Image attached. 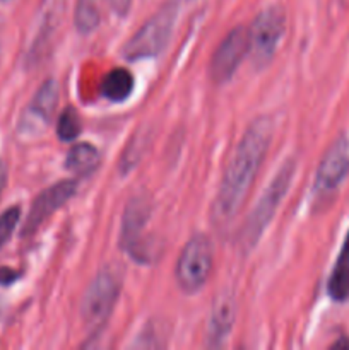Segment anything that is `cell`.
<instances>
[{
  "label": "cell",
  "instance_id": "1",
  "mask_svg": "<svg viewBox=\"0 0 349 350\" xmlns=\"http://www.w3.org/2000/svg\"><path fill=\"white\" fill-rule=\"evenodd\" d=\"M272 139V123L269 118H257L243 133L229 159L221 187L214 200L212 217L218 224L231 222L238 215L253 187Z\"/></svg>",
  "mask_w": 349,
  "mask_h": 350
},
{
  "label": "cell",
  "instance_id": "6",
  "mask_svg": "<svg viewBox=\"0 0 349 350\" xmlns=\"http://www.w3.org/2000/svg\"><path fill=\"white\" fill-rule=\"evenodd\" d=\"M212 263L214 255L207 236H194L181 250L174 269V275L181 289L185 293H197L202 289L211 277Z\"/></svg>",
  "mask_w": 349,
  "mask_h": 350
},
{
  "label": "cell",
  "instance_id": "8",
  "mask_svg": "<svg viewBox=\"0 0 349 350\" xmlns=\"http://www.w3.org/2000/svg\"><path fill=\"white\" fill-rule=\"evenodd\" d=\"M250 50V31L245 26H236L221 41L218 50L212 55L209 74L214 82H226L233 77L243 57Z\"/></svg>",
  "mask_w": 349,
  "mask_h": 350
},
{
  "label": "cell",
  "instance_id": "20",
  "mask_svg": "<svg viewBox=\"0 0 349 350\" xmlns=\"http://www.w3.org/2000/svg\"><path fill=\"white\" fill-rule=\"evenodd\" d=\"M7 183V166L2 159H0V195H2L3 188H5Z\"/></svg>",
  "mask_w": 349,
  "mask_h": 350
},
{
  "label": "cell",
  "instance_id": "5",
  "mask_svg": "<svg viewBox=\"0 0 349 350\" xmlns=\"http://www.w3.org/2000/svg\"><path fill=\"white\" fill-rule=\"evenodd\" d=\"M284 29H286V10L281 5L263 9L250 27V57L255 67L262 68L276 55Z\"/></svg>",
  "mask_w": 349,
  "mask_h": 350
},
{
  "label": "cell",
  "instance_id": "14",
  "mask_svg": "<svg viewBox=\"0 0 349 350\" xmlns=\"http://www.w3.org/2000/svg\"><path fill=\"white\" fill-rule=\"evenodd\" d=\"M99 166V152L94 146L91 144H75L70 147L65 159V167L70 173L79 174V176H86V174L92 173L96 167Z\"/></svg>",
  "mask_w": 349,
  "mask_h": 350
},
{
  "label": "cell",
  "instance_id": "9",
  "mask_svg": "<svg viewBox=\"0 0 349 350\" xmlns=\"http://www.w3.org/2000/svg\"><path fill=\"white\" fill-rule=\"evenodd\" d=\"M349 173V137L341 135L325 152L315 178V193L328 195Z\"/></svg>",
  "mask_w": 349,
  "mask_h": 350
},
{
  "label": "cell",
  "instance_id": "16",
  "mask_svg": "<svg viewBox=\"0 0 349 350\" xmlns=\"http://www.w3.org/2000/svg\"><path fill=\"white\" fill-rule=\"evenodd\" d=\"M74 19L75 26L82 34L92 33L99 26V21H101L99 9L94 0H77Z\"/></svg>",
  "mask_w": 349,
  "mask_h": 350
},
{
  "label": "cell",
  "instance_id": "21",
  "mask_svg": "<svg viewBox=\"0 0 349 350\" xmlns=\"http://www.w3.org/2000/svg\"><path fill=\"white\" fill-rule=\"evenodd\" d=\"M113 5H115V9L118 10V12H127V9H129L130 5V0H113Z\"/></svg>",
  "mask_w": 349,
  "mask_h": 350
},
{
  "label": "cell",
  "instance_id": "15",
  "mask_svg": "<svg viewBox=\"0 0 349 350\" xmlns=\"http://www.w3.org/2000/svg\"><path fill=\"white\" fill-rule=\"evenodd\" d=\"M58 82L55 79H48L38 92L34 94L33 101L29 105V111L33 113V116L40 122L47 123L50 122L51 115H53L55 108H57L58 103Z\"/></svg>",
  "mask_w": 349,
  "mask_h": 350
},
{
  "label": "cell",
  "instance_id": "10",
  "mask_svg": "<svg viewBox=\"0 0 349 350\" xmlns=\"http://www.w3.org/2000/svg\"><path fill=\"white\" fill-rule=\"evenodd\" d=\"M77 191V183L74 180H64L55 183L53 187L47 188L36 197L31 205L26 222L23 228V236H29L41 228L44 221L53 214L55 211L67 204Z\"/></svg>",
  "mask_w": 349,
  "mask_h": 350
},
{
  "label": "cell",
  "instance_id": "13",
  "mask_svg": "<svg viewBox=\"0 0 349 350\" xmlns=\"http://www.w3.org/2000/svg\"><path fill=\"white\" fill-rule=\"evenodd\" d=\"M103 96L113 103H122L132 94L133 75L123 67H116L105 75L101 84Z\"/></svg>",
  "mask_w": 349,
  "mask_h": 350
},
{
  "label": "cell",
  "instance_id": "17",
  "mask_svg": "<svg viewBox=\"0 0 349 350\" xmlns=\"http://www.w3.org/2000/svg\"><path fill=\"white\" fill-rule=\"evenodd\" d=\"M79 133H81V120H79L77 111L74 108H65L57 122L58 139L64 142H70V140L77 139Z\"/></svg>",
  "mask_w": 349,
  "mask_h": 350
},
{
  "label": "cell",
  "instance_id": "7",
  "mask_svg": "<svg viewBox=\"0 0 349 350\" xmlns=\"http://www.w3.org/2000/svg\"><path fill=\"white\" fill-rule=\"evenodd\" d=\"M151 217V202L146 197H135L127 205L122 221V243L123 250L129 252L132 258L140 263H149L153 260V241H146L142 236L144 228Z\"/></svg>",
  "mask_w": 349,
  "mask_h": 350
},
{
  "label": "cell",
  "instance_id": "2",
  "mask_svg": "<svg viewBox=\"0 0 349 350\" xmlns=\"http://www.w3.org/2000/svg\"><path fill=\"white\" fill-rule=\"evenodd\" d=\"M177 12V2H168L166 5L161 7L123 44V57L127 60H140V58L156 57L157 53H161L173 33Z\"/></svg>",
  "mask_w": 349,
  "mask_h": 350
},
{
  "label": "cell",
  "instance_id": "11",
  "mask_svg": "<svg viewBox=\"0 0 349 350\" xmlns=\"http://www.w3.org/2000/svg\"><path fill=\"white\" fill-rule=\"evenodd\" d=\"M236 317V301L235 294L229 289L222 291L216 296L212 303L211 317H209L207 338L211 347H221L226 342L228 335L231 334Z\"/></svg>",
  "mask_w": 349,
  "mask_h": 350
},
{
  "label": "cell",
  "instance_id": "3",
  "mask_svg": "<svg viewBox=\"0 0 349 350\" xmlns=\"http://www.w3.org/2000/svg\"><path fill=\"white\" fill-rule=\"evenodd\" d=\"M293 173L294 161H287V163H284L283 167L277 171L276 176L272 178V181L269 183L267 190L263 191V195L260 197L259 204L255 205L252 214L246 219L245 228H243L242 236H240V243H242L243 250H252L253 246H255V243L260 239L262 232L266 231L267 224H269L270 219L276 214L281 200H283L284 195L289 190Z\"/></svg>",
  "mask_w": 349,
  "mask_h": 350
},
{
  "label": "cell",
  "instance_id": "18",
  "mask_svg": "<svg viewBox=\"0 0 349 350\" xmlns=\"http://www.w3.org/2000/svg\"><path fill=\"white\" fill-rule=\"evenodd\" d=\"M21 219V208L19 207H10L0 215V248L5 245L14 234L17 228V222Z\"/></svg>",
  "mask_w": 349,
  "mask_h": 350
},
{
  "label": "cell",
  "instance_id": "19",
  "mask_svg": "<svg viewBox=\"0 0 349 350\" xmlns=\"http://www.w3.org/2000/svg\"><path fill=\"white\" fill-rule=\"evenodd\" d=\"M17 277H19V273L12 272L10 269L0 270V284H12Z\"/></svg>",
  "mask_w": 349,
  "mask_h": 350
},
{
  "label": "cell",
  "instance_id": "12",
  "mask_svg": "<svg viewBox=\"0 0 349 350\" xmlns=\"http://www.w3.org/2000/svg\"><path fill=\"white\" fill-rule=\"evenodd\" d=\"M328 294L334 301H346L349 297V232L328 279Z\"/></svg>",
  "mask_w": 349,
  "mask_h": 350
},
{
  "label": "cell",
  "instance_id": "4",
  "mask_svg": "<svg viewBox=\"0 0 349 350\" xmlns=\"http://www.w3.org/2000/svg\"><path fill=\"white\" fill-rule=\"evenodd\" d=\"M122 280L116 270L103 269L91 280L81 303V317L89 328L103 327L118 299Z\"/></svg>",
  "mask_w": 349,
  "mask_h": 350
}]
</instances>
